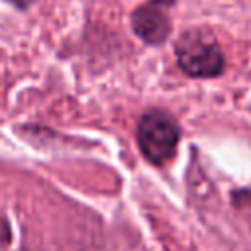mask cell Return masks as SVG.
I'll return each mask as SVG.
<instances>
[{
	"label": "cell",
	"mask_w": 251,
	"mask_h": 251,
	"mask_svg": "<svg viewBox=\"0 0 251 251\" xmlns=\"http://www.w3.org/2000/svg\"><path fill=\"white\" fill-rule=\"evenodd\" d=\"M178 137L180 129L175 118L163 110H151L137 122V143L151 163L161 165L169 161L176 151Z\"/></svg>",
	"instance_id": "1"
},
{
	"label": "cell",
	"mask_w": 251,
	"mask_h": 251,
	"mask_svg": "<svg viewBox=\"0 0 251 251\" xmlns=\"http://www.w3.org/2000/svg\"><path fill=\"white\" fill-rule=\"evenodd\" d=\"M176 59L190 76L212 78L224 71L222 47L204 31H186L176 41Z\"/></svg>",
	"instance_id": "2"
},
{
	"label": "cell",
	"mask_w": 251,
	"mask_h": 251,
	"mask_svg": "<svg viewBox=\"0 0 251 251\" xmlns=\"http://www.w3.org/2000/svg\"><path fill=\"white\" fill-rule=\"evenodd\" d=\"M173 0H149L133 12V31L147 43H163L171 33L169 8Z\"/></svg>",
	"instance_id": "3"
},
{
	"label": "cell",
	"mask_w": 251,
	"mask_h": 251,
	"mask_svg": "<svg viewBox=\"0 0 251 251\" xmlns=\"http://www.w3.org/2000/svg\"><path fill=\"white\" fill-rule=\"evenodd\" d=\"M8 239H10V229H8L6 222L0 218V241L4 243V241H8Z\"/></svg>",
	"instance_id": "4"
}]
</instances>
